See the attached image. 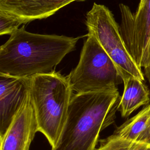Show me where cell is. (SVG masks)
Listing matches in <instances>:
<instances>
[{
  "label": "cell",
  "instance_id": "cell-11",
  "mask_svg": "<svg viewBox=\"0 0 150 150\" xmlns=\"http://www.w3.org/2000/svg\"><path fill=\"white\" fill-rule=\"evenodd\" d=\"M113 135L150 144V103L117 128Z\"/></svg>",
  "mask_w": 150,
  "mask_h": 150
},
{
  "label": "cell",
  "instance_id": "cell-10",
  "mask_svg": "<svg viewBox=\"0 0 150 150\" xmlns=\"http://www.w3.org/2000/svg\"><path fill=\"white\" fill-rule=\"evenodd\" d=\"M124 91L118 106L121 117L127 118L134 111L150 102V92L147 86L138 79L129 77L123 80Z\"/></svg>",
  "mask_w": 150,
  "mask_h": 150
},
{
  "label": "cell",
  "instance_id": "cell-9",
  "mask_svg": "<svg viewBox=\"0 0 150 150\" xmlns=\"http://www.w3.org/2000/svg\"><path fill=\"white\" fill-rule=\"evenodd\" d=\"M76 1L83 0H0V12L25 24L48 18Z\"/></svg>",
  "mask_w": 150,
  "mask_h": 150
},
{
  "label": "cell",
  "instance_id": "cell-7",
  "mask_svg": "<svg viewBox=\"0 0 150 150\" xmlns=\"http://www.w3.org/2000/svg\"><path fill=\"white\" fill-rule=\"evenodd\" d=\"M38 131L36 115L29 92L6 132L0 137L1 150H30Z\"/></svg>",
  "mask_w": 150,
  "mask_h": 150
},
{
  "label": "cell",
  "instance_id": "cell-8",
  "mask_svg": "<svg viewBox=\"0 0 150 150\" xmlns=\"http://www.w3.org/2000/svg\"><path fill=\"white\" fill-rule=\"evenodd\" d=\"M30 77L0 74V137L12 122L29 92Z\"/></svg>",
  "mask_w": 150,
  "mask_h": 150
},
{
  "label": "cell",
  "instance_id": "cell-14",
  "mask_svg": "<svg viewBox=\"0 0 150 150\" xmlns=\"http://www.w3.org/2000/svg\"><path fill=\"white\" fill-rule=\"evenodd\" d=\"M144 74L145 77H146V79L149 83V85H150V66L144 68Z\"/></svg>",
  "mask_w": 150,
  "mask_h": 150
},
{
  "label": "cell",
  "instance_id": "cell-1",
  "mask_svg": "<svg viewBox=\"0 0 150 150\" xmlns=\"http://www.w3.org/2000/svg\"><path fill=\"white\" fill-rule=\"evenodd\" d=\"M79 38L33 33L22 26L0 47V74L32 77L52 73Z\"/></svg>",
  "mask_w": 150,
  "mask_h": 150
},
{
  "label": "cell",
  "instance_id": "cell-2",
  "mask_svg": "<svg viewBox=\"0 0 150 150\" xmlns=\"http://www.w3.org/2000/svg\"><path fill=\"white\" fill-rule=\"evenodd\" d=\"M118 90L73 94L60 138L51 150H96L100 132L118 111Z\"/></svg>",
  "mask_w": 150,
  "mask_h": 150
},
{
  "label": "cell",
  "instance_id": "cell-15",
  "mask_svg": "<svg viewBox=\"0 0 150 150\" xmlns=\"http://www.w3.org/2000/svg\"><path fill=\"white\" fill-rule=\"evenodd\" d=\"M150 66V42L149 45V48H148V66L147 67Z\"/></svg>",
  "mask_w": 150,
  "mask_h": 150
},
{
  "label": "cell",
  "instance_id": "cell-13",
  "mask_svg": "<svg viewBox=\"0 0 150 150\" xmlns=\"http://www.w3.org/2000/svg\"><path fill=\"white\" fill-rule=\"evenodd\" d=\"M22 23L2 12H0V35H11Z\"/></svg>",
  "mask_w": 150,
  "mask_h": 150
},
{
  "label": "cell",
  "instance_id": "cell-12",
  "mask_svg": "<svg viewBox=\"0 0 150 150\" xmlns=\"http://www.w3.org/2000/svg\"><path fill=\"white\" fill-rule=\"evenodd\" d=\"M97 150H150V144L138 142L111 135L100 140Z\"/></svg>",
  "mask_w": 150,
  "mask_h": 150
},
{
  "label": "cell",
  "instance_id": "cell-4",
  "mask_svg": "<svg viewBox=\"0 0 150 150\" xmlns=\"http://www.w3.org/2000/svg\"><path fill=\"white\" fill-rule=\"evenodd\" d=\"M82 47L77 66L66 77L76 93L118 90L123 82L110 56L91 34Z\"/></svg>",
  "mask_w": 150,
  "mask_h": 150
},
{
  "label": "cell",
  "instance_id": "cell-16",
  "mask_svg": "<svg viewBox=\"0 0 150 150\" xmlns=\"http://www.w3.org/2000/svg\"><path fill=\"white\" fill-rule=\"evenodd\" d=\"M96 150H97V149H96Z\"/></svg>",
  "mask_w": 150,
  "mask_h": 150
},
{
  "label": "cell",
  "instance_id": "cell-3",
  "mask_svg": "<svg viewBox=\"0 0 150 150\" xmlns=\"http://www.w3.org/2000/svg\"><path fill=\"white\" fill-rule=\"evenodd\" d=\"M29 93L38 131L54 147L63 129L73 96L69 80L55 71L37 74L30 77Z\"/></svg>",
  "mask_w": 150,
  "mask_h": 150
},
{
  "label": "cell",
  "instance_id": "cell-5",
  "mask_svg": "<svg viewBox=\"0 0 150 150\" xmlns=\"http://www.w3.org/2000/svg\"><path fill=\"white\" fill-rule=\"evenodd\" d=\"M88 33L93 36L114 63L122 81L135 77L144 81V74L130 54L111 11L94 3L86 14Z\"/></svg>",
  "mask_w": 150,
  "mask_h": 150
},
{
  "label": "cell",
  "instance_id": "cell-6",
  "mask_svg": "<svg viewBox=\"0 0 150 150\" xmlns=\"http://www.w3.org/2000/svg\"><path fill=\"white\" fill-rule=\"evenodd\" d=\"M120 9L121 35L137 65L144 69L148 66L150 42V0H140L134 13L122 4H120Z\"/></svg>",
  "mask_w": 150,
  "mask_h": 150
}]
</instances>
